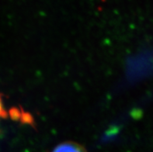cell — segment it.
Masks as SVG:
<instances>
[{"instance_id":"cell-1","label":"cell","mask_w":153,"mask_h":152,"mask_svg":"<svg viewBox=\"0 0 153 152\" xmlns=\"http://www.w3.org/2000/svg\"><path fill=\"white\" fill-rule=\"evenodd\" d=\"M51 152H86L82 145L73 141H65L54 147Z\"/></svg>"},{"instance_id":"cell-2","label":"cell","mask_w":153,"mask_h":152,"mask_svg":"<svg viewBox=\"0 0 153 152\" xmlns=\"http://www.w3.org/2000/svg\"><path fill=\"white\" fill-rule=\"evenodd\" d=\"M21 119L23 123H27V124H33V116H31V114L27 113H22L21 115Z\"/></svg>"},{"instance_id":"cell-3","label":"cell","mask_w":153,"mask_h":152,"mask_svg":"<svg viewBox=\"0 0 153 152\" xmlns=\"http://www.w3.org/2000/svg\"><path fill=\"white\" fill-rule=\"evenodd\" d=\"M4 113H5V112H4L3 107H2V101H1V99H0V116H3Z\"/></svg>"}]
</instances>
